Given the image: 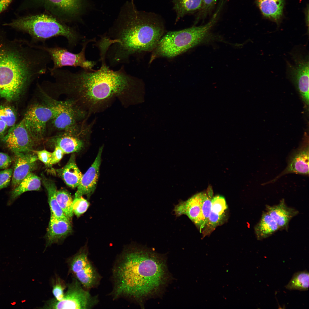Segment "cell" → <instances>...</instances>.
Here are the masks:
<instances>
[{"label": "cell", "mask_w": 309, "mask_h": 309, "mask_svg": "<svg viewBox=\"0 0 309 309\" xmlns=\"http://www.w3.org/2000/svg\"><path fill=\"white\" fill-rule=\"evenodd\" d=\"M266 211L278 225L279 229L287 231L290 220L299 213L295 209L289 207L283 199L279 204L274 205H266Z\"/></svg>", "instance_id": "20"}, {"label": "cell", "mask_w": 309, "mask_h": 309, "mask_svg": "<svg viewBox=\"0 0 309 309\" xmlns=\"http://www.w3.org/2000/svg\"><path fill=\"white\" fill-rule=\"evenodd\" d=\"M263 15L277 23L282 15L284 0H255Z\"/></svg>", "instance_id": "23"}, {"label": "cell", "mask_w": 309, "mask_h": 309, "mask_svg": "<svg viewBox=\"0 0 309 309\" xmlns=\"http://www.w3.org/2000/svg\"><path fill=\"white\" fill-rule=\"evenodd\" d=\"M306 270L295 273L290 281L286 286L290 290H307L309 288V275Z\"/></svg>", "instance_id": "27"}, {"label": "cell", "mask_w": 309, "mask_h": 309, "mask_svg": "<svg viewBox=\"0 0 309 309\" xmlns=\"http://www.w3.org/2000/svg\"><path fill=\"white\" fill-rule=\"evenodd\" d=\"M71 274L85 289L89 290L100 284L102 276L89 258L87 247L84 246L67 261Z\"/></svg>", "instance_id": "9"}, {"label": "cell", "mask_w": 309, "mask_h": 309, "mask_svg": "<svg viewBox=\"0 0 309 309\" xmlns=\"http://www.w3.org/2000/svg\"><path fill=\"white\" fill-rule=\"evenodd\" d=\"M2 140L13 153L31 152L38 142L32 136L23 119L11 127Z\"/></svg>", "instance_id": "13"}, {"label": "cell", "mask_w": 309, "mask_h": 309, "mask_svg": "<svg viewBox=\"0 0 309 309\" xmlns=\"http://www.w3.org/2000/svg\"><path fill=\"white\" fill-rule=\"evenodd\" d=\"M72 230L70 221L51 214L47 232V245L57 242L70 233Z\"/></svg>", "instance_id": "21"}, {"label": "cell", "mask_w": 309, "mask_h": 309, "mask_svg": "<svg viewBox=\"0 0 309 309\" xmlns=\"http://www.w3.org/2000/svg\"><path fill=\"white\" fill-rule=\"evenodd\" d=\"M103 148V146L100 147L94 162L86 173L83 175L77 187L75 198L82 197L84 195H86L89 198L94 192L99 175Z\"/></svg>", "instance_id": "18"}, {"label": "cell", "mask_w": 309, "mask_h": 309, "mask_svg": "<svg viewBox=\"0 0 309 309\" xmlns=\"http://www.w3.org/2000/svg\"><path fill=\"white\" fill-rule=\"evenodd\" d=\"M227 208L224 197L219 195L213 197L211 201V211L219 215H225V212Z\"/></svg>", "instance_id": "33"}, {"label": "cell", "mask_w": 309, "mask_h": 309, "mask_svg": "<svg viewBox=\"0 0 309 309\" xmlns=\"http://www.w3.org/2000/svg\"><path fill=\"white\" fill-rule=\"evenodd\" d=\"M90 128V126L86 125L77 132H61L58 134L48 139L47 142L60 147L65 154L78 152L84 145L81 138L89 133Z\"/></svg>", "instance_id": "15"}, {"label": "cell", "mask_w": 309, "mask_h": 309, "mask_svg": "<svg viewBox=\"0 0 309 309\" xmlns=\"http://www.w3.org/2000/svg\"><path fill=\"white\" fill-rule=\"evenodd\" d=\"M11 1L12 0H1L0 1V13L7 8Z\"/></svg>", "instance_id": "42"}, {"label": "cell", "mask_w": 309, "mask_h": 309, "mask_svg": "<svg viewBox=\"0 0 309 309\" xmlns=\"http://www.w3.org/2000/svg\"><path fill=\"white\" fill-rule=\"evenodd\" d=\"M174 2L177 18H179L189 12L201 8L203 0H174Z\"/></svg>", "instance_id": "28"}, {"label": "cell", "mask_w": 309, "mask_h": 309, "mask_svg": "<svg viewBox=\"0 0 309 309\" xmlns=\"http://www.w3.org/2000/svg\"><path fill=\"white\" fill-rule=\"evenodd\" d=\"M56 103L58 112L49 123L52 128L60 132H74L79 130L84 124L81 121L87 112L70 99L56 100Z\"/></svg>", "instance_id": "10"}, {"label": "cell", "mask_w": 309, "mask_h": 309, "mask_svg": "<svg viewBox=\"0 0 309 309\" xmlns=\"http://www.w3.org/2000/svg\"><path fill=\"white\" fill-rule=\"evenodd\" d=\"M13 170L7 168L0 171V190L7 187L12 179Z\"/></svg>", "instance_id": "36"}, {"label": "cell", "mask_w": 309, "mask_h": 309, "mask_svg": "<svg viewBox=\"0 0 309 309\" xmlns=\"http://www.w3.org/2000/svg\"><path fill=\"white\" fill-rule=\"evenodd\" d=\"M51 61L35 44L11 40L0 33V98L18 99L31 82L46 73Z\"/></svg>", "instance_id": "3"}, {"label": "cell", "mask_w": 309, "mask_h": 309, "mask_svg": "<svg viewBox=\"0 0 309 309\" xmlns=\"http://www.w3.org/2000/svg\"><path fill=\"white\" fill-rule=\"evenodd\" d=\"M36 153L38 160L43 162L48 167H51V164L52 152L46 150L33 151Z\"/></svg>", "instance_id": "37"}, {"label": "cell", "mask_w": 309, "mask_h": 309, "mask_svg": "<svg viewBox=\"0 0 309 309\" xmlns=\"http://www.w3.org/2000/svg\"><path fill=\"white\" fill-rule=\"evenodd\" d=\"M41 100L30 105L23 119L32 135L38 142L43 139L49 122L58 111L53 100L46 98Z\"/></svg>", "instance_id": "8"}, {"label": "cell", "mask_w": 309, "mask_h": 309, "mask_svg": "<svg viewBox=\"0 0 309 309\" xmlns=\"http://www.w3.org/2000/svg\"><path fill=\"white\" fill-rule=\"evenodd\" d=\"M54 70H55V69H54ZM53 70H52V71H53ZM52 74H51V75H52ZM55 89H56V88H55Z\"/></svg>", "instance_id": "43"}, {"label": "cell", "mask_w": 309, "mask_h": 309, "mask_svg": "<svg viewBox=\"0 0 309 309\" xmlns=\"http://www.w3.org/2000/svg\"><path fill=\"white\" fill-rule=\"evenodd\" d=\"M8 127L4 122L0 120V138L4 136Z\"/></svg>", "instance_id": "41"}, {"label": "cell", "mask_w": 309, "mask_h": 309, "mask_svg": "<svg viewBox=\"0 0 309 309\" xmlns=\"http://www.w3.org/2000/svg\"><path fill=\"white\" fill-rule=\"evenodd\" d=\"M75 156L71 155L67 164L63 167L56 170L58 175L68 186L73 188L77 187L83 174L76 163Z\"/></svg>", "instance_id": "22"}, {"label": "cell", "mask_w": 309, "mask_h": 309, "mask_svg": "<svg viewBox=\"0 0 309 309\" xmlns=\"http://www.w3.org/2000/svg\"><path fill=\"white\" fill-rule=\"evenodd\" d=\"M4 25L27 33L31 38V42L34 44L39 42L44 43L52 38L61 36L67 39L68 48L71 50L84 39V37L74 27L60 19L45 14L27 16Z\"/></svg>", "instance_id": "5"}, {"label": "cell", "mask_w": 309, "mask_h": 309, "mask_svg": "<svg viewBox=\"0 0 309 309\" xmlns=\"http://www.w3.org/2000/svg\"><path fill=\"white\" fill-rule=\"evenodd\" d=\"M12 162L11 158L7 154L0 152V169L7 168Z\"/></svg>", "instance_id": "39"}, {"label": "cell", "mask_w": 309, "mask_h": 309, "mask_svg": "<svg viewBox=\"0 0 309 309\" xmlns=\"http://www.w3.org/2000/svg\"><path fill=\"white\" fill-rule=\"evenodd\" d=\"M279 230L278 225L266 211L262 213L260 220L254 227L256 238L259 240L270 236Z\"/></svg>", "instance_id": "26"}, {"label": "cell", "mask_w": 309, "mask_h": 309, "mask_svg": "<svg viewBox=\"0 0 309 309\" xmlns=\"http://www.w3.org/2000/svg\"><path fill=\"white\" fill-rule=\"evenodd\" d=\"M219 13L217 11L205 25L169 31L163 35L152 52L151 57L174 58L200 44L217 39L210 31L217 21Z\"/></svg>", "instance_id": "6"}, {"label": "cell", "mask_w": 309, "mask_h": 309, "mask_svg": "<svg viewBox=\"0 0 309 309\" xmlns=\"http://www.w3.org/2000/svg\"><path fill=\"white\" fill-rule=\"evenodd\" d=\"M225 217V215H219L211 211L204 229L207 230H213L222 223Z\"/></svg>", "instance_id": "35"}, {"label": "cell", "mask_w": 309, "mask_h": 309, "mask_svg": "<svg viewBox=\"0 0 309 309\" xmlns=\"http://www.w3.org/2000/svg\"><path fill=\"white\" fill-rule=\"evenodd\" d=\"M56 196L60 207L66 217L70 220L74 213L72 208L73 201L71 195L66 190L61 189L57 190Z\"/></svg>", "instance_id": "30"}, {"label": "cell", "mask_w": 309, "mask_h": 309, "mask_svg": "<svg viewBox=\"0 0 309 309\" xmlns=\"http://www.w3.org/2000/svg\"><path fill=\"white\" fill-rule=\"evenodd\" d=\"M205 192L197 193L185 201H181L175 206L174 211L177 217L185 215L197 225L200 215Z\"/></svg>", "instance_id": "19"}, {"label": "cell", "mask_w": 309, "mask_h": 309, "mask_svg": "<svg viewBox=\"0 0 309 309\" xmlns=\"http://www.w3.org/2000/svg\"><path fill=\"white\" fill-rule=\"evenodd\" d=\"M54 151L52 152L51 164L52 166L59 162L62 158L65 153L59 146H55Z\"/></svg>", "instance_id": "38"}, {"label": "cell", "mask_w": 309, "mask_h": 309, "mask_svg": "<svg viewBox=\"0 0 309 309\" xmlns=\"http://www.w3.org/2000/svg\"><path fill=\"white\" fill-rule=\"evenodd\" d=\"M95 41L94 39L84 40L82 43L81 51L78 53H74L66 48L55 46L49 47L44 44L37 45L36 46L46 51L50 56L53 63V69L60 68L64 66L80 67L84 70L92 71L96 64L95 62L87 60L85 57L86 46L90 42Z\"/></svg>", "instance_id": "11"}, {"label": "cell", "mask_w": 309, "mask_h": 309, "mask_svg": "<svg viewBox=\"0 0 309 309\" xmlns=\"http://www.w3.org/2000/svg\"><path fill=\"white\" fill-rule=\"evenodd\" d=\"M52 282V292L54 298L57 301H61L64 298V291L67 288V284L57 275Z\"/></svg>", "instance_id": "32"}, {"label": "cell", "mask_w": 309, "mask_h": 309, "mask_svg": "<svg viewBox=\"0 0 309 309\" xmlns=\"http://www.w3.org/2000/svg\"><path fill=\"white\" fill-rule=\"evenodd\" d=\"M169 275L165 260L150 249L127 247L117 257L112 269L113 300H129L142 305L167 284Z\"/></svg>", "instance_id": "2"}, {"label": "cell", "mask_w": 309, "mask_h": 309, "mask_svg": "<svg viewBox=\"0 0 309 309\" xmlns=\"http://www.w3.org/2000/svg\"><path fill=\"white\" fill-rule=\"evenodd\" d=\"M293 64L287 61V73L297 87L302 100L306 106L309 101V57L298 49L290 54Z\"/></svg>", "instance_id": "12"}, {"label": "cell", "mask_w": 309, "mask_h": 309, "mask_svg": "<svg viewBox=\"0 0 309 309\" xmlns=\"http://www.w3.org/2000/svg\"><path fill=\"white\" fill-rule=\"evenodd\" d=\"M1 0H0V1H1Z\"/></svg>", "instance_id": "44"}, {"label": "cell", "mask_w": 309, "mask_h": 309, "mask_svg": "<svg viewBox=\"0 0 309 309\" xmlns=\"http://www.w3.org/2000/svg\"><path fill=\"white\" fill-rule=\"evenodd\" d=\"M213 192L211 188L208 189L206 192L201 207L200 215L196 226L201 231L205 228L211 210V201Z\"/></svg>", "instance_id": "29"}, {"label": "cell", "mask_w": 309, "mask_h": 309, "mask_svg": "<svg viewBox=\"0 0 309 309\" xmlns=\"http://www.w3.org/2000/svg\"><path fill=\"white\" fill-rule=\"evenodd\" d=\"M16 120L15 112L9 106L0 105V120L4 122L8 127L15 124Z\"/></svg>", "instance_id": "31"}, {"label": "cell", "mask_w": 309, "mask_h": 309, "mask_svg": "<svg viewBox=\"0 0 309 309\" xmlns=\"http://www.w3.org/2000/svg\"><path fill=\"white\" fill-rule=\"evenodd\" d=\"M95 46L99 51L100 68L92 71L82 69L75 72L60 69L57 79L60 92L69 95L70 99L86 111H96L116 97L124 104L132 102L133 93L141 87L140 80L127 73L124 66L114 71L108 66V42L100 40Z\"/></svg>", "instance_id": "1"}, {"label": "cell", "mask_w": 309, "mask_h": 309, "mask_svg": "<svg viewBox=\"0 0 309 309\" xmlns=\"http://www.w3.org/2000/svg\"><path fill=\"white\" fill-rule=\"evenodd\" d=\"M67 290L63 299L57 301L54 298L46 301L40 308L48 309H91L99 302L98 295H92L75 278L67 284Z\"/></svg>", "instance_id": "7"}, {"label": "cell", "mask_w": 309, "mask_h": 309, "mask_svg": "<svg viewBox=\"0 0 309 309\" xmlns=\"http://www.w3.org/2000/svg\"><path fill=\"white\" fill-rule=\"evenodd\" d=\"M41 180L47 193L51 214L57 217L70 221L64 213L58 204L56 196L57 190L54 182L47 178L43 174H41Z\"/></svg>", "instance_id": "24"}, {"label": "cell", "mask_w": 309, "mask_h": 309, "mask_svg": "<svg viewBox=\"0 0 309 309\" xmlns=\"http://www.w3.org/2000/svg\"><path fill=\"white\" fill-rule=\"evenodd\" d=\"M164 31L163 25L158 19L137 11L133 2L127 3L105 34L112 42L106 55L110 65L128 63L136 54L152 52Z\"/></svg>", "instance_id": "4"}, {"label": "cell", "mask_w": 309, "mask_h": 309, "mask_svg": "<svg viewBox=\"0 0 309 309\" xmlns=\"http://www.w3.org/2000/svg\"><path fill=\"white\" fill-rule=\"evenodd\" d=\"M298 148L289 156L286 168L280 174L268 183L275 182L283 175L293 173L301 175H309V141L307 135Z\"/></svg>", "instance_id": "14"}, {"label": "cell", "mask_w": 309, "mask_h": 309, "mask_svg": "<svg viewBox=\"0 0 309 309\" xmlns=\"http://www.w3.org/2000/svg\"><path fill=\"white\" fill-rule=\"evenodd\" d=\"M50 12L65 20H69L78 15L82 6V0H41Z\"/></svg>", "instance_id": "17"}, {"label": "cell", "mask_w": 309, "mask_h": 309, "mask_svg": "<svg viewBox=\"0 0 309 309\" xmlns=\"http://www.w3.org/2000/svg\"><path fill=\"white\" fill-rule=\"evenodd\" d=\"M41 178L31 172L11 192L9 203L10 204L19 196L26 191L39 190L41 187Z\"/></svg>", "instance_id": "25"}, {"label": "cell", "mask_w": 309, "mask_h": 309, "mask_svg": "<svg viewBox=\"0 0 309 309\" xmlns=\"http://www.w3.org/2000/svg\"><path fill=\"white\" fill-rule=\"evenodd\" d=\"M15 156L14 170L11 179L13 189L31 172L37 167L36 154L29 152L14 153Z\"/></svg>", "instance_id": "16"}, {"label": "cell", "mask_w": 309, "mask_h": 309, "mask_svg": "<svg viewBox=\"0 0 309 309\" xmlns=\"http://www.w3.org/2000/svg\"><path fill=\"white\" fill-rule=\"evenodd\" d=\"M89 203L82 197L75 198L73 201L72 208L73 213L79 217L87 210Z\"/></svg>", "instance_id": "34"}, {"label": "cell", "mask_w": 309, "mask_h": 309, "mask_svg": "<svg viewBox=\"0 0 309 309\" xmlns=\"http://www.w3.org/2000/svg\"><path fill=\"white\" fill-rule=\"evenodd\" d=\"M217 0H203L202 11L206 13L215 4Z\"/></svg>", "instance_id": "40"}]
</instances>
